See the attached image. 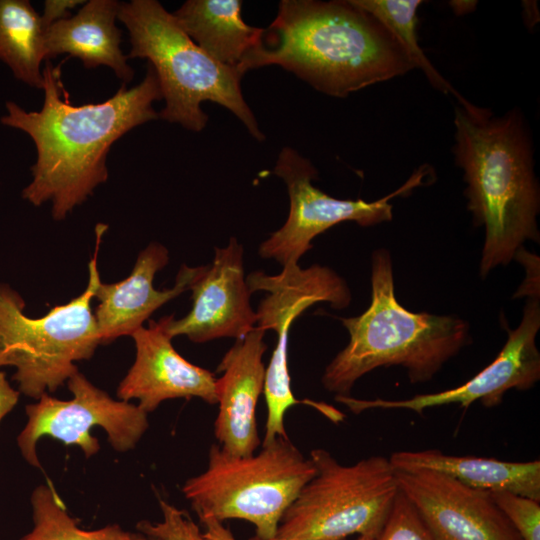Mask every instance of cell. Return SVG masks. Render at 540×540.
<instances>
[{
    "label": "cell",
    "mask_w": 540,
    "mask_h": 540,
    "mask_svg": "<svg viewBox=\"0 0 540 540\" xmlns=\"http://www.w3.org/2000/svg\"><path fill=\"white\" fill-rule=\"evenodd\" d=\"M33 528L19 540H147L142 533H132L119 525H107L95 530L78 526L51 485L36 487L31 495Z\"/></svg>",
    "instance_id": "cell-22"
},
{
    "label": "cell",
    "mask_w": 540,
    "mask_h": 540,
    "mask_svg": "<svg viewBox=\"0 0 540 540\" xmlns=\"http://www.w3.org/2000/svg\"><path fill=\"white\" fill-rule=\"evenodd\" d=\"M241 7L240 0H188L172 14L210 57L240 72L244 60L263 44L265 34V29L244 22Z\"/></svg>",
    "instance_id": "cell-19"
},
{
    "label": "cell",
    "mask_w": 540,
    "mask_h": 540,
    "mask_svg": "<svg viewBox=\"0 0 540 540\" xmlns=\"http://www.w3.org/2000/svg\"><path fill=\"white\" fill-rule=\"evenodd\" d=\"M527 296L521 322L514 330L508 329V339L497 357L462 385L400 400H359L349 396H337L336 399L355 413L379 408L406 409L422 414L428 408L449 404L467 408L476 401L492 408L499 405L511 389L529 390L540 379V353L535 342L540 329V299L539 293Z\"/></svg>",
    "instance_id": "cell-11"
},
{
    "label": "cell",
    "mask_w": 540,
    "mask_h": 540,
    "mask_svg": "<svg viewBox=\"0 0 540 540\" xmlns=\"http://www.w3.org/2000/svg\"><path fill=\"white\" fill-rule=\"evenodd\" d=\"M119 7L116 0H90L76 15L51 25L44 35L46 60L69 54L88 69L105 65L127 85L134 71L120 49L121 30L115 24Z\"/></svg>",
    "instance_id": "cell-17"
},
{
    "label": "cell",
    "mask_w": 540,
    "mask_h": 540,
    "mask_svg": "<svg viewBox=\"0 0 540 540\" xmlns=\"http://www.w3.org/2000/svg\"><path fill=\"white\" fill-rule=\"evenodd\" d=\"M450 6L457 15H463L472 12L476 5V1H450Z\"/></svg>",
    "instance_id": "cell-29"
},
{
    "label": "cell",
    "mask_w": 540,
    "mask_h": 540,
    "mask_svg": "<svg viewBox=\"0 0 540 540\" xmlns=\"http://www.w3.org/2000/svg\"><path fill=\"white\" fill-rule=\"evenodd\" d=\"M106 228L103 224L96 227L85 290L46 315H25L20 293L0 283V368H15L12 379L26 396L39 399L55 392L78 372L76 362L90 359L101 345L91 302L101 282L97 257Z\"/></svg>",
    "instance_id": "cell-6"
},
{
    "label": "cell",
    "mask_w": 540,
    "mask_h": 540,
    "mask_svg": "<svg viewBox=\"0 0 540 540\" xmlns=\"http://www.w3.org/2000/svg\"><path fill=\"white\" fill-rule=\"evenodd\" d=\"M490 493L522 540H540V501L507 491Z\"/></svg>",
    "instance_id": "cell-24"
},
{
    "label": "cell",
    "mask_w": 540,
    "mask_h": 540,
    "mask_svg": "<svg viewBox=\"0 0 540 540\" xmlns=\"http://www.w3.org/2000/svg\"><path fill=\"white\" fill-rule=\"evenodd\" d=\"M42 75V108L26 111L8 101L1 123L27 133L36 147L33 178L22 198L37 207L51 201L52 217L61 221L107 181L112 144L134 127L159 118L153 102L162 94L151 65L138 85L127 89L122 84L106 101L80 106L70 103L59 67L47 60Z\"/></svg>",
    "instance_id": "cell-1"
},
{
    "label": "cell",
    "mask_w": 540,
    "mask_h": 540,
    "mask_svg": "<svg viewBox=\"0 0 540 540\" xmlns=\"http://www.w3.org/2000/svg\"><path fill=\"white\" fill-rule=\"evenodd\" d=\"M396 478L435 540H522L488 491L429 470Z\"/></svg>",
    "instance_id": "cell-12"
},
{
    "label": "cell",
    "mask_w": 540,
    "mask_h": 540,
    "mask_svg": "<svg viewBox=\"0 0 540 540\" xmlns=\"http://www.w3.org/2000/svg\"><path fill=\"white\" fill-rule=\"evenodd\" d=\"M20 392L11 387L6 374L0 371V421L18 402Z\"/></svg>",
    "instance_id": "cell-27"
},
{
    "label": "cell",
    "mask_w": 540,
    "mask_h": 540,
    "mask_svg": "<svg viewBox=\"0 0 540 540\" xmlns=\"http://www.w3.org/2000/svg\"><path fill=\"white\" fill-rule=\"evenodd\" d=\"M173 317L149 320L148 327L131 335L136 356L118 385L117 397L127 402L138 400L137 405L147 414L170 399L196 397L217 404L214 374L187 361L173 347L167 330Z\"/></svg>",
    "instance_id": "cell-14"
},
{
    "label": "cell",
    "mask_w": 540,
    "mask_h": 540,
    "mask_svg": "<svg viewBox=\"0 0 540 540\" xmlns=\"http://www.w3.org/2000/svg\"><path fill=\"white\" fill-rule=\"evenodd\" d=\"M85 2L83 0H45L41 15L45 30L54 23L70 17V10Z\"/></svg>",
    "instance_id": "cell-26"
},
{
    "label": "cell",
    "mask_w": 540,
    "mask_h": 540,
    "mask_svg": "<svg viewBox=\"0 0 540 540\" xmlns=\"http://www.w3.org/2000/svg\"><path fill=\"white\" fill-rule=\"evenodd\" d=\"M371 261V303L358 316L340 318L349 342L321 378L336 396H349L358 379L379 367L401 366L411 383L428 382L470 340L464 319L414 313L398 302L388 250L377 249Z\"/></svg>",
    "instance_id": "cell-4"
},
{
    "label": "cell",
    "mask_w": 540,
    "mask_h": 540,
    "mask_svg": "<svg viewBox=\"0 0 540 540\" xmlns=\"http://www.w3.org/2000/svg\"><path fill=\"white\" fill-rule=\"evenodd\" d=\"M264 330L255 327L225 353L217 367L218 415L214 435L220 448L234 456H250L260 445L256 407L263 393L267 350Z\"/></svg>",
    "instance_id": "cell-15"
},
{
    "label": "cell",
    "mask_w": 540,
    "mask_h": 540,
    "mask_svg": "<svg viewBox=\"0 0 540 540\" xmlns=\"http://www.w3.org/2000/svg\"><path fill=\"white\" fill-rule=\"evenodd\" d=\"M160 508L163 520L157 523L140 521L137 524L140 533L162 540H209L184 510L163 500H160Z\"/></svg>",
    "instance_id": "cell-25"
},
{
    "label": "cell",
    "mask_w": 540,
    "mask_h": 540,
    "mask_svg": "<svg viewBox=\"0 0 540 540\" xmlns=\"http://www.w3.org/2000/svg\"><path fill=\"white\" fill-rule=\"evenodd\" d=\"M455 164L466 184L467 209L485 240L479 274L507 265L525 241L539 243L540 189L528 125L520 110L494 116L468 100L454 110Z\"/></svg>",
    "instance_id": "cell-3"
},
{
    "label": "cell",
    "mask_w": 540,
    "mask_h": 540,
    "mask_svg": "<svg viewBox=\"0 0 540 540\" xmlns=\"http://www.w3.org/2000/svg\"><path fill=\"white\" fill-rule=\"evenodd\" d=\"M375 540H435L410 500L399 490Z\"/></svg>",
    "instance_id": "cell-23"
},
{
    "label": "cell",
    "mask_w": 540,
    "mask_h": 540,
    "mask_svg": "<svg viewBox=\"0 0 540 540\" xmlns=\"http://www.w3.org/2000/svg\"><path fill=\"white\" fill-rule=\"evenodd\" d=\"M243 246L235 237L223 247H215L213 261L190 287L192 308L181 319H171L168 333L186 336L194 343L231 337L243 338L257 324L250 304L243 266Z\"/></svg>",
    "instance_id": "cell-13"
},
{
    "label": "cell",
    "mask_w": 540,
    "mask_h": 540,
    "mask_svg": "<svg viewBox=\"0 0 540 540\" xmlns=\"http://www.w3.org/2000/svg\"><path fill=\"white\" fill-rule=\"evenodd\" d=\"M41 15L27 0H0V60L25 84L43 88L46 60Z\"/></svg>",
    "instance_id": "cell-20"
},
{
    "label": "cell",
    "mask_w": 540,
    "mask_h": 540,
    "mask_svg": "<svg viewBox=\"0 0 540 540\" xmlns=\"http://www.w3.org/2000/svg\"><path fill=\"white\" fill-rule=\"evenodd\" d=\"M169 262L167 248L157 242L146 246L138 255L130 275L115 283L98 284L94 298L99 301L94 316L101 345L122 336H131L161 306L190 290L205 266L183 264L172 288L157 290L156 273Z\"/></svg>",
    "instance_id": "cell-16"
},
{
    "label": "cell",
    "mask_w": 540,
    "mask_h": 540,
    "mask_svg": "<svg viewBox=\"0 0 540 540\" xmlns=\"http://www.w3.org/2000/svg\"><path fill=\"white\" fill-rule=\"evenodd\" d=\"M376 18L395 38L411 64L420 69L430 84L445 94H452L458 102L465 100L437 71L420 47L417 36V11L421 0H351Z\"/></svg>",
    "instance_id": "cell-21"
},
{
    "label": "cell",
    "mask_w": 540,
    "mask_h": 540,
    "mask_svg": "<svg viewBox=\"0 0 540 540\" xmlns=\"http://www.w3.org/2000/svg\"><path fill=\"white\" fill-rule=\"evenodd\" d=\"M147 540H162V539L157 538V537H147Z\"/></svg>",
    "instance_id": "cell-31"
},
{
    "label": "cell",
    "mask_w": 540,
    "mask_h": 540,
    "mask_svg": "<svg viewBox=\"0 0 540 540\" xmlns=\"http://www.w3.org/2000/svg\"><path fill=\"white\" fill-rule=\"evenodd\" d=\"M202 523L206 527L204 534L209 540H236L232 532L222 522L208 519Z\"/></svg>",
    "instance_id": "cell-28"
},
{
    "label": "cell",
    "mask_w": 540,
    "mask_h": 540,
    "mask_svg": "<svg viewBox=\"0 0 540 540\" xmlns=\"http://www.w3.org/2000/svg\"><path fill=\"white\" fill-rule=\"evenodd\" d=\"M249 540H264V539H261V538H258L256 536L252 537L251 539ZM266 540H285V539H281V538H278V537H274V538H271V539H266ZM355 540H373L371 538H368V537H364V536H359L357 539Z\"/></svg>",
    "instance_id": "cell-30"
},
{
    "label": "cell",
    "mask_w": 540,
    "mask_h": 540,
    "mask_svg": "<svg viewBox=\"0 0 540 540\" xmlns=\"http://www.w3.org/2000/svg\"><path fill=\"white\" fill-rule=\"evenodd\" d=\"M309 458L316 474L284 513L276 537L343 540L359 534L375 540L399 491L389 459L374 455L342 465L321 448Z\"/></svg>",
    "instance_id": "cell-8"
},
{
    "label": "cell",
    "mask_w": 540,
    "mask_h": 540,
    "mask_svg": "<svg viewBox=\"0 0 540 540\" xmlns=\"http://www.w3.org/2000/svg\"><path fill=\"white\" fill-rule=\"evenodd\" d=\"M263 39L241 64L243 75L279 65L333 97L415 69L392 34L351 0H282Z\"/></svg>",
    "instance_id": "cell-2"
},
{
    "label": "cell",
    "mask_w": 540,
    "mask_h": 540,
    "mask_svg": "<svg viewBox=\"0 0 540 540\" xmlns=\"http://www.w3.org/2000/svg\"><path fill=\"white\" fill-rule=\"evenodd\" d=\"M67 387L70 400H60L43 394L36 403L26 406L27 422L17 437L23 458L40 468L37 443L43 436L78 446L88 458L99 449V441L91 434L101 427L110 445L119 452L133 449L149 424L147 413L131 402L116 400L92 384L79 371L72 375Z\"/></svg>",
    "instance_id": "cell-10"
},
{
    "label": "cell",
    "mask_w": 540,
    "mask_h": 540,
    "mask_svg": "<svg viewBox=\"0 0 540 540\" xmlns=\"http://www.w3.org/2000/svg\"><path fill=\"white\" fill-rule=\"evenodd\" d=\"M315 474L310 458L288 437L250 456L230 455L214 444L207 469L189 478L182 492L201 522L245 520L266 540L276 537L284 513Z\"/></svg>",
    "instance_id": "cell-7"
},
{
    "label": "cell",
    "mask_w": 540,
    "mask_h": 540,
    "mask_svg": "<svg viewBox=\"0 0 540 540\" xmlns=\"http://www.w3.org/2000/svg\"><path fill=\"white\" fill-rule=\"evenodd\" d=\"M117 18L126 26L128 58H145L157 76L165 107L158 117L200 132L208 116L201 104L211 101L230 110L259 141L264 135L243 98L242 74L203 51L156 0L120 3Z\"/></svg>",
    "instance_id": "cell-5"
},
{
    "label": "cell",
    "mask_w": 540,
    "mask_h": 540,
    "mask_svg": "<svg viewBox=\"0 0 540 540\" xmlns=\"http://www.w3.org/2000/svg\"><path fill=\"white\" fill-rule=\"evenodd\" d=\"M389 461L396 471H435L475 489L507 491L540 501L539 460L510 462L428 449L394 452Z\"/></svg>",
    "instance_id": "cell-18"
},
{
    "label": "cell",
    "mask_w": 540,
    "mask_h": 540,
    "mask_svg": "<svg viewBox=\"0 0 540 540\" xmlns=\"http://www.w3.org/2000/svg\"><path fill=\"white\" fill-rule=\"evenodd\" d=\"M430 170L427 165L421 166L400 188L376 201L338 199L313 185L318 171L307 158L284 147L273 172L287 186L289 215L284 225L260 244L258 253L282 267L298 265L299 259L312 248V240L336 224L354 221L367 227L389 222L393 218L389 201L423 185Z\"/></svg>",
    "instance_id": "cell-9"
}]
</instances>
